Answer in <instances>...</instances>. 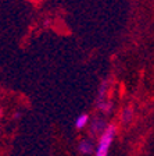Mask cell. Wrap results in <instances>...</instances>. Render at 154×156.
<instances>
[{"label": "cell", "mask_w": 154, "mask_h": 156, "mask_svg": "<svg viewBox=\"0 0 154 156\" xmlns=\"http://www.w3.org/2000/svg\"><path fill=\"white\" fill-rule=\"evenodd\" d=\"M114 135H115V127L108 126L106 128V131L103 133V135L100 136L99 144H97V148H96V152H94V156H107L108 155V149L112 144Z\"/></svg>", "instance_id": "obj_1"}, {"label": "cell", "mask_w": 154, "mask_h": 156, "mask_svg": "<svg viewBox=\"0 0 154 156\" xmlns=\"http://www.w3.org/2000/svg\"><path fill=\"white\" fill-rule=\"evenodd\" d=\"M79 151L82 153H85V155H87V153H90L93 151V144L90 142V141H82L79 144Z\"/></svg>", "instance_id": "obj_2"}, {"label": "cell", "mask_w": 154, "mask_h": 156, "mask_svg": "<svg viewBox=\"0 0 154 156\" xmlns=\"http://www.w3.org/2000/svg\"><path fill=\"white\" fill-rule=\"evenodd\" d=\"M87 121H89V116L87 114H80L77 120H75V127H77L78 130H80V128H84L86 126Z\"/></svg>", "instance_id": "obj_3"}]
</instances>
